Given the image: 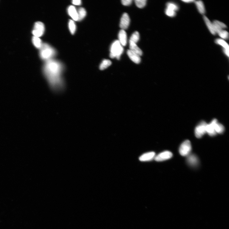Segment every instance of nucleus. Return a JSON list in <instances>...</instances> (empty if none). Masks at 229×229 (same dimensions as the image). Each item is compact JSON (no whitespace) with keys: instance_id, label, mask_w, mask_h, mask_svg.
Returning <instances> with one entry per match:
<instances>
[{"instance_id":"22","label":"nucleus","mask_w":229,"mask_h":229,"mask_svg":"<svg viewBox=\"0 0 229 229\" xmlns=\"http://www.w3.org/2000/svg\"><path fill=\"white\" fill-rule=\"evenodd\" d=\"M112 64L111 61L109 60L104 59L100 64L99 66L100 70H103L108 68Z\"/></svg>"},{"instance_id":"24","label":"nucleus","mask_w":229,"mask_h":229,"mask_svg":"<svg viewBox=\"0 0 229 229\" xmlns=\"http://www.w3.org/2000/svg\"><path fill=\"white\" fill-rule=\"evenodd\" d=\"M140 38L139 33L137 31L134 33L131 37L130 41L136 44L139 41Z\"/></svg>"},{"instance_id":"20","label":"nucleus","mask_w":229,"mask_h":229,"mask_svg":"<svg viewBox=\"0 0 229 229\" xmlns=\"http://www.w3.org/2000/svg\"><path fill=\"white\" fill-rule=\"evenodd\" d=\"M78 15V20L80 21L83 20L86 15V11L83 7L79 8L77 11Z\"/></svg>"},{"instance_id":"2","label":"nucleus","mask_w":229,"mask_h":229,"mask_svg":"<svg viewBox=\"0 0 229 229\" xmlns=\"http://www.w3.org/2000/svg\"><path fill=\"white\" fill-rule=\"evenodd\" d=\"M40 49L41 58L46 61L52 59L56 54V51L54 48L46 43L42 44Z\"/></svg>"},{"instance_id":"18","label":"nucleus","mask_w":229,"mask_h":229,"mask_svg":"<svg viewBox=\"0 0 229 229\" xmlns=\"http://www.w3.org/2000/svg\"><path fill=\"white\" fill-rule=\"evenodd\" d=\"M203 18L204 21L210 32L213 35H215L216 33L215 31L213 23H211L209 19L205 16H204Z\"/></svg>"},{"instance_id":"14","label":"nucleus","mask_w":229,"mask_h":229,"mask_svg":"<svg viewBox=\"0 0 229 229\" xmlns=\"http://www.w3.org/2000/svg\"><path fill=\"white\" fill-rule=\"evenodd\" d=\"M155 153L154 152H150L146 153L141 156L139 160L141 161H147L152 160L155 158Z\"/></svg>"},{"instance_id":"9","label":"nucleus","mask_w":229,"mask_h":229,"mask_svg":"<svg viewBox=\"0 0 229 229\" xmlns=\"http://www.w3.org/2000/svg\"><path fill=\"white\" fill-rule=\"evenodd\" d=\"M213 24L214 31L216 33H217L218 34L223 30L224 29L227 27V26L225 24L218 21H214Z\"/></svg>"},{"instance_id":"17","label":"nucleus","mask_w":229,"mask_h":229,"mask_svg":"<svg viewBox=\"0 0 229 229\" xmlns=\"http://www.w3.org/2000/svg\"><path fill=\"white\" fill-rule=\"evenodd\" d=\"M129 44L130 49L129 50L140 56L142 55L143 54L142 51L137 46L136 44L129 41Z\"/></svg>"},{"instance_id":"27","label":"nucleus","mask_w":229,"mask_h":229,"mask_svg":"<svg viewBox=\"0 0 229 229\" xmlns=\"http://www.w3.org/2000/svg\"><path fill=\"white\" fill-rule=\"evenodd\" d=\"M146 0H135V2L138 7L142 8L146 6Z\"/></svg>"},{"instance_id":"8","label":"nucleus","mask_w":229,"mask_h":229,"mask_svg":"<svg viewBox=\"0 0 229 229\" xmlns=\"http://www.w3.org/2000/svg\"><path fill=\"white\" fill-rule=\"evenodd\" d=\"M173 156V154L171 152L168 151H166L161 153L155 157L154 159L157 161H162L171 159Z\"/></svg>"},{"instance_id":"16","label":"nucleus","mask_w":229,"mask_h":229,"mask_svg":"<svg viewBox=\"0 0 229 229\" xmlns=\"http://www.w3.org/2000/svg\"><path fill=\"white\" fill-rule=\"evenodd\" d=\"M68 12L69 16L75 21H78V11L73 6H69L68 9Z\"/></svg>"},{"instance_id":"1","label":"nucleus","mask_w":229,"mask_h":229,"mask_svg":"<svg viewBox=\"0 0 229 229\" xmlns=\"http://www.w3.org/2000/svg\"><path fill=\"white\" fill-rule=\"evenodd\" d=\"M64 69L61 62L52 59L46 61L44 65V74L51 88L55 91H59L64 87L63 75Z\"/></svg>"},{"instance_id":"7","label":"nucleus","mask_w":229,"mask_h":229,"mask_svg":"<svg viewBox=\"0 0 229 229\" xmlns=\"http://www.w3.org/2000/svg\"><path fill=\"white\" fill-rule=\"evenodd\" d=\"M130 20L128 14L124 13L121 18L120 27L122 30H125L128 28L129 26Z\"/></svg>"},{"instance_id":"31","label":"nucleus","mask_w":229,"mask_h":229,"mask_svg":"<svg viewBox=\"0 0 229 229\" xmlns=\"http://www.w3.org/2000/svg\"><path fill=\"white\" fill-rule=\"evenodd\" d=\"M72 3L76 5H80L82 4V1L81 0H73L72 1Z\"/></svg>"},{"instance_id":"3","label":"nucleus","mask_w":229,"mask_h":229,"mask_svg":"<svg viewBox=\"0 0 229 229\" xmlns=\"http://www.w3.org/2000/svg\"><path fill=\"white\" fill-rule=\"evenodd\" d=\"M123 51V47L120 42L118 40L115 41L111 46L110 57L112 58H116L119 60Z\"/></svg>"},{"instance_id":"13","label":"nucleus","mask_w":229,"mask_h":229,"mask_svg":"<svg viewBox=\"0 0 229 229\" xmlns=\"http://www.w3.org/2000/svg\"><path fill=\"white\" fill-rule=\"evenodd\" d=\"M127 54L129 58L134 63L136 64H139L140 63L141 59L140 56L130 50H127Z\"/></svg>"},{"instance_id":"26","label":"nucleus","mask_w":229,"mask_h":229,"mask_svg":"<svg viewBox=\"0 0 229 229\" xmlns=\"http://www.w3.org/2000/svg\"><path fill=\"white\" fill-rule=\"evenodd\" d=\"M166 8L176 12L178 10L179 7L177 4L172 2H168L166 4Z\"/></svg>"},{"instance_id":"11","label":"nucleus","mask_w":229,"mask_h":229,"mask_svg":"<svg viewBox=\"0 0 229 229\" xmlns=\"http://www.w3.org/2000/svg\"><path fill=\"white\" fill-rule=\"evenodd\" d=\"M216 44L220 45L223 47V51L227 56L229 57V47L227 43L224 40L221 39H217L215 41Z\"/></svg>"},{"instance_id":"21","label":"nucleus","mask_w":229,"mask_h":229,"mask_svg":"<svg viewBox=\"0 0 229 229\" xmlns=\"http://www.w3.org/2000/svg\"><path fill=\"white\" fill-rule=\"evenodd\" d=\"M195 4L198 10L200 13L204 14L205 12V9L203 2L199 1H195Z\"/></svg>"},{"instance_id":"29","label":"nucleus","mask_w":229,"mask_h":229,"mask_svg":"<svg viewBox=\"0 0 229 229\" xmlns=\"http://www.w3.org/2000/svg\"><path fill=\"white\" fill-rule=\"evenodd\" d=\"M165 13L167 16L170 17H174L176 16V12L168 8L165 9Z\"/></svg>"},{"instance_id":"19","label":"nucleus","mask_w":229,"mask_h":229,"mask_svg":"<svg viewBox=\"0 0 229 229\" xmlns=\"http://www.w3.org/2000/svg\"><path fill=\"white\" fill-rule=\"evenodd\" d=\"M214 127L215 130L217 134H222L225 130L224 126L221 124L218 123L216 119H215Z\"/></svg>"},{"instance_id":"23","label":"nucleus","mask_w":229,"mask_h":229,"mask_svg":"<svg viewBox=\"0 0 229 229\" xmlns=\"http://www.w3.org/2000/svg\"><path fill=\"white\" fill-rule=\"evenodd\" d=\"M33 44L37 49H40L42 44V41L39 37L33 36L32 38Z\"/></svg>"},{"instance_id":"28","label":"nucleus","mask_w":229,"mask_h":229,"mask_svg":"<svg viewBox=\"0 0 229 229\" xmlns=\"http://www.w3.org/2000/svg\"><path fill=\"white\" fill-rule=\"evenodd\" d=\"M218 35L224 39H227L228 38V33L227 31L223 30L218 33Z\"/></svg>"},{"instance_id":"10","label":"nucleus","mask_w":229,"mask_h":229,"mask_svg":"<svg viewBox=\"0 0 229 229\" xmlns=\"http://www.w3.org/2000/svg\"><path fill=\"white\" fill-rule=\"evenodd\" d=\"M187 156V162L192 167H196L198 165L199 159L196 155L190 154Z\"/></svg>"},{"instance_id":"25","label":"nucleus","mask_w":229,"mask_h":229,"mask_svg":"<svg viewBox=\"0 0 229 229\" xmlns=\"http://www.w3.org/2000/svg\"><path fill=\"white\" fill-rule=\"evenodd\" d=\"M69 31L72 34H74L76 30V26L74 21L70 20L69 22Z\"/></svg>"},{"instance_id":"12","label":"nucleus","mask_w":229,"mask_h":229,"mask_svg":"<svg viewBox=\"0 0 229 229\" xmlns=\"http://www.w3.org/2000/svg\"><path fill=\"white\" fill-rule=\"evenodd\" d=\"M118 40L123 46H126L127 43V36L126 32L125 30H121L119 31L118 35Z\"/></svg>"},{"instance_id":"6","label":"nucleus","mask_w":229,"mask_h":229,"mask_svg":"<svg viewBox=\"0 0 229 229\" xmlns=\"http://www.w3.org/2000/svg\"><path fill=\"white\" fill-rule=\"evenodd\" d=\"M207 123L204 121L200 122L196 127L195 130V134L197 138H201L205 133H206V127Z\"/></svg>"},{"instance_id":"32","label":"nucleus","mask_w":229,"mask_h":229,"mask_svg":"<svg viewBox=\"0 0 229 229\" xmlns=\"http://www.w3.org/2000/svg\"><path fill=\"white\" fill-rule=\"evenodd\" d=\"M182 1L185 2V3H191L192 2H194L195 1H193V0H188V1H187V0H186V1Z\"/></svg>"},{"instance_id":"30","label":"nucleus","mask_w":229,"mask_h":229,"mask_svg":"<svg viewBox=\"0 0 229 229\" xmlns=\"http://www.w3.org/2000/svg\"><path fill=\"white\" fill-rule=\"evenodd\" d=\"M132 1V0H122V3L125 6H130L131 4Z\"/></svg>"},{"instance_id":"5","label":"nucleus","mask_w":229,"mask_h":229,"mask_svg":"<svg viewBox=\"0 0 229 229\" xmlns=\"http://www.w3.org/2000/svg\"><path fill=\"white\" fill-rule=\"evenodd\" d=\"M45 26L42 22L38 21L35 23L32 33L34 36L40 37L44 35L45 31Z\"/></svg>"},{"instance_id":"15","label":"nucleus","mask_w":229,"mask_h":229,"mask_svg":"<svg viewBox=\"0 0 229 229\" xmlns=\"http://www.w3.org/2000/svg\"><path fill=\"white\" fill-rule=\"evenodd\" d=\"M214 121L215 119H214L211 123L208 124H207L206 126V133H208V134L211 136H213L217 134L214 129Z\"/></svg>"},{"instance_id":"4","label":"nucleus","mask_w":229,"mask_h":229,"mask_svg":"<svg viewBox=\"0 0 229 229\" xmlns=\"http://www.w3.org/2000/svg\"><path fill=\"white\" fill-rule=\"evenodd\" d=\"M192 150V146L189 140L184 141L180 146L179 152L180 154L183 156H187L190 154Z\"/></svg>"}]
</instances>
